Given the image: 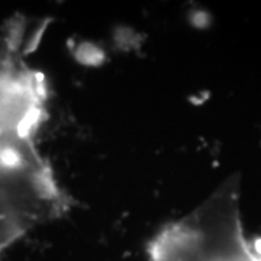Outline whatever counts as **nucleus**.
<instances>
[{
  "label": "nucleus",
  "mask_w": 261,
  "mask_h": 261,
  "mask_svg": "<svg viewBox=\"0 0 261 261\" xmlns=\"http://www.w3.org/2000/svg\"><path fill=\"white\" fill-rule=\"evenodd\" d=\"M149 261H261L245 235L238 180H228L192 214L161 229L148 245Z\"/></svg>",
  "instance_id": "nucleus-1"
},
{
  "label": "nucleus",
  "mask_w": 261,
  "mask_h": 261,
  "mask_svg": "<svg viewBox=\"0 0 261 261\" xmlns=\"http://www.w3.org/2000/svg\"><path fill=\"white\" fill-rule=\"evenodd\" d=\"M68 205L38 138L0 141V255L32 228L61 216Z\"/></svg>",
  "instance_id": "nucleus-2"
}]
</instances>
